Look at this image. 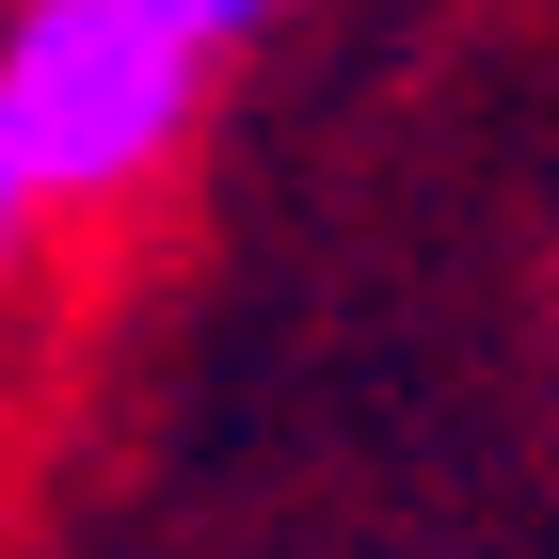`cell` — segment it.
<instances>
[{"mask_svg":"<svg viewBox=\"0 0 559 559\" xmlns=\"http://www.w3.org/2000/svg\"><path fill=\"white\" fill-rule=\"evenodd\" d=\"M129 16H144V33H176L192 64H224V48H257L272 16H288V0H129Z\"/></svg>","mask_w":559,"mask_h":559,"instance_id":"obj_2","label":"cell"},{"mask_svg":"<svg viewBox=\"0 0 559 559\" xmlns=\"http://www.w3.org/2000/svg\"><path fill=\"white\" fill-rule=\"evenodd\" d=\"M192 96H209V64L144 33L129 0H16L0 16V144L33 160L48 209H129L192 144Z\"/></svg>","mask_w":559,"mask_h":559,"instance_id":"obj_1","label":"cell"},{"mask_svg":"<svg viewBox=\"0 0 559 559\" xmlns=\"http://www.w3.org/2000/svg\"><path fill=\"white\" fill-rule=\"evenodd\" d=\"M33 224H48V192H33V160H16V144H0V272L33 257Z\"/></svg>","mask_w":559,"mask_h":559,"instance_id":"obj_3","label":"cell"}]
</instances>
